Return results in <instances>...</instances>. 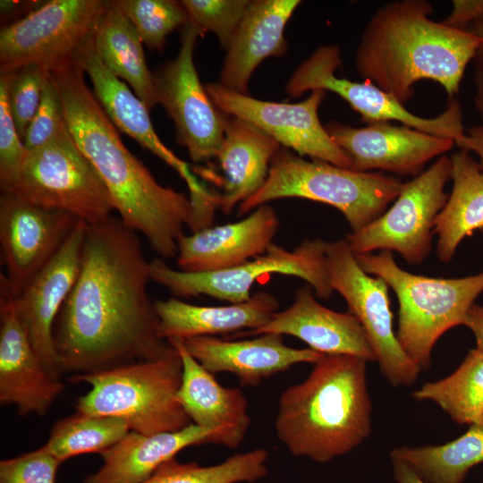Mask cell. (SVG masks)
<instances>
[{"label":"cell","instance_id":"1","mask_svg":"<svg viewBox=\"0 0 483 483\" xmlns=\"http://www.w3.org/2000/svg\"><path fill=\"white\" fill-rule=\"evenodd\" d=\"M150 280L136 232L112 216L88 225L78 276L53 329L62 375L154 360L174 350L160 335Z\"/></svg>","mask_w":483,"mask_h":483},{"label":"cell","instance_id":"2","mask_svg":"<svg viewBox=\"0 0 483 483\" xmlns=\"http://www.w3.org/2000/svg\"><path fill=\"white\" fill-rule=\"evenodd\" d=\"M84 74L73 58L50 71L71 135L106 186L123 225L142 234L161 258L176 257L184 228L194 229L190 197L161 185L130 152Z\"/></svg>","mask_w":483,"mask_h":483},{"label":"cell","instance_id":"3","mask_svg":"<svg viewBox=\"0 0 483 483\" xmlns=\"http://www.w3.org/2000/svg\"><path fill=\"white\" fill-rule=\"evenodd\" d=\"M426 0H395L371 16L355 53L359 74L405 104L421 80L437 82L450 99L458 94L483 38L429 18Z\"/></svg>","mask_w":483,"mask_h":483},{"label":"cell","instance_id":"4","mask_svg":"<svg viewBox=\"0 0 483 483\" xmlns=\"http://www.w3.org/2000/svg\"><path fill=\"white\" fill-rule=\"evenodd\" d=\"M366 363L355 356L324 354L306 379L283 391L275 428L292 455L325 463L369 436Z\"/></svg>","mask_w":483,"mask_h":483},{"label":"cell","instance_id":"5","mask_svg":"<svg viewBox=\"0 0 483 483\" xmlns=\"http://www.w3.org/2000/svg\"><path fill=\"white\" fill-rule=\"evenodd\" d=\"M403 184L396 177L377 172H358L322 160L309 161L281 147L265 184L238 206V214L244 215L275 199H305L335 208L352 232H357L386 211Z\"/></svg>","mask_w":483,"mask_h":483},{"label":"cell","instance_id":"6","mask_svg":"<svg viewBox=\"0 0 483 483\" xmlns=\"http://www.w3.org/2000/svg\"><path fill=\"white\" fill-rule=\"evenodd\" d=\"M354 255L366 273L382 278L394 292L398 341L421 370L428 369L438 339L464 324L468 310L483 292V272L460 278L429 277L403 270L389 250Z\"/></svg>","mask_w":483,"mask_h":483},{"label":"cell","instance_id":"7","mask_svg":"<svg viewBox=\"0 0 483 483\" xmlns=\"http://www.w3.org/2000/svg\"><path fill=\"white\" fill-rule=\"evenodd\" d=\"M182 375V359L174 347L157 360L70 376L68 379L91 387L77 398L76 411L118 418L131 431L152 435L181 430L191 424L177 399Z\"/></svg>","mask_w":483,"mask_h":483},{"label":"cell","instance_id":"8","mask_svg":"<svg viewBox=\"0 0 483 483\" xmlns=\"http://www.w3.org/2000/svg\"><path fill=\"white\" fill-rule=\"evenodd\" d=\"M6 192L40 208L70 213L88 225L101 223L114 211L106 186L66 124L49 142L27 151Z\"/></svg>","mask_w":483,"mask_h":483},{"label":"cell","instance_id":"9","mask_svg":"<svg viewBox=\"0 0 483 483\" xmlns=\"http://www.w3.org/2000/svg\"><path fill=\"white\" fill-rule=\"evenodd\" d=\"M326 242L305 240L293 250L272 244L266 253L226 269L191 273L174 269L163 258L150 262L151 280L179 298L199 295L240 303L250 299V289L260 276L279 273L306 281L318 298L329 299L334 292L326 269Z\"/></svg>","mask_w":483,"mask_h":483},{"label":"cell","instance_id":"10","mask_svg":"<svg viewBox=\"0 0 483 483\" xmlns=\"http://www.w3.org/2000/svg\"><path fill=\"white\" fill-rule=\"evenodd\" d=\"M451 172V157L443 155L428 169L404 182L390 208L346 236L352 251H395L410 265L421 264L432 250L436 220L448 199L445 187Z\"/></svg>","mask_w":483,"mask_h":483},{"label":"cell","instance_id":"11","mask_svg":"<svg viewBox=\"0 0 483 483\" xmlns=\"http://www.w3.org/2000/svg\"><path fill=\"white\" fill-rule=\"evenodd\" d=\"M341 64L337 46L318 47L291 75L285 84L286 92L291 97H300L307 91L334 92L360 114L361 122L367 124L396 121L428 134L453 140L455 143L464 136L462 114L457 99H450L446 109L435 117H420L369 80L354 81L337 77L335 71Z\"/></svg>","mask_w":483,"mask_h":483},{"label":"cell","instance_id":"12","mask_svg":"<svg viewBox=\"0 0 483 483\" xmlns=\"http://www.w3.org/2000/svg\"><path fill=\"white\" fill-rule=\"evenodd\" d=\"M101 0H51L0 31V73L27 65L48 71L71 60L93 34Z\"/></svg>","mask_w":483,"mask_h":483},{"label":"cell","instance_id":"13","mask_svg":"<svg viewBox=\"0 0 483 483\" xmlns=\"http://www.w3.org/2000/svg\"><path fill=\"white\" fill-rule=\"evenodd\" d=\"M326 259L331 286L364 328L383 375L394 386L414 384L421 369L394 331L387 284L361 268L345 239L326 242Z\"/></svg>","mask_w":483,"mask_h":483},{"label":"cell","instance_id":"14","mask_svg":"<svg viewBox=\"0 0 483 483\" xmlns=\"http://www.w3.org/2000/svg\"><path fill=\"white\" fill-rule=\"evenodd\" d=\"M204 32L190 21L182 28L177 56L153 72L157 104L174 122L176 140L193 162L216 157L227 116L213 104L194 64V47Z\"/></svg>","mask_w":483,"mask_h":483},{"label":"cell","instance_id":"15","mask_svg":"<svg viewBox=\"0 0 483 483\" xmlns=\"http://www.w3.org/2000/svg\"><path fill=\"white\" fill-rule=\"evenodd\" d=\"M205 88L221 112L252 123L281 147L301 157L351 167L348 157L334 142L318 117L326 91H311L306 99L298 103H279L235 92L219 82L208 83Z\"/></svg>","mask_w":483,"mask_h":483},{"label":"cell","instance_id":"16","mask_svg":"<svg viewBox=\"0 0 483 483\" xmlns=\"http://www.w3.org/2000/svg\"><path fill=\"white\" fill-rule=\"evenodd\" d=\"M75 216L0 196V246L5 274L0 280L15 297L59 250L76 227Z\"/></svg>","mask_w":483,"mask_h":483},{"label":"cell","instance_id":"17","mask_svg":"<svg viewBox=\"0 0 483 483\" xmlns=\"http://www.w3.org/2000/svg\"><path fill=\"white\" fill-rule=\"evenodd\" d=\"M325 128L358 172L382 170L396 175L418 176L426 164L453 148V140L390 122L362 128L332 121Z\"/></svg>","mask_w":483,"mask_h":483},{"label":"cell","instance_id":"18","mask_svg":"<svg viewBox=\"0 0 483 483\" xmlns=\"http://www.w3.org/2000/svg\"><path fill=\"white\" fill-rule=\"evenodd\" d=\"M62 376L46 368L35 352L14 306L0 281V402L19 415H46L62 394Z\"/></svg>","mask_w":483,"mask_h":483},{"label":"cell","instance_id":"19","mask_svg":"<svg viewBox=\"0 0 483 483\" xmlns=\"http://www.w3.org/2000/svg\"><path fill=\"white\" fill-rule=\"evenodd\" d=\"M88 224L80 220L70 236L17 295V315L39 360L62 376L53 340L55 319L78 276Z\"/></svg>","mask_w":483,"mask_h":483},{"label":"cell","instance_id":"20","mask_svg":"<svg viewBox=\"0 0 483 483\" xmlns=\"http://www.w3.org/2000/svg\"><path fill=\"white\" fill-rule=\"evenodd\" d=\"M310 285L299 288L292 304L277 311L262 327L235 333L229 338L262 334L292 335L325 355H351L367 361L376 354L364 328L351 312L342 313L321 305Z\"/></svg>","mask_w":483,"mask_h":483},{"label":"cell","instance_id":"21","mask_svg":"<svg viewBox=\"0 0 483 483\" xmlns=\"http://www.w3.org/2000/svg\"><path fill=\"white\" fill-rule=\"evenodd\" d=\"M278 227L275 210L266 204L241 221L182 234L178 241V269L201 273L239 266L266 253Z\"/></svg>","mask_w":483,"mask_h":483},{"label":"cell","instance_id":"22","mask_svg":"<svg viewBox=\"0 0 483 483\" xmlns=\"http://www.w3.org/2000/svg\"><path fill=\"white\" fill-rule=\"evenodd\" d=\"M72 58L89 75L95 98L115 128L174 168L185 181L190 194L201 191L205 186L191 174L188 164L175 156L156 133L147 106L103 64L95 48L93 34Z\"/></svg>","mask_w":483,"mask_h":483},{"label":"cell","instance_id":"23","mask_svg":"<svg viewBox=\"0 0 483 483\" xmlns=\"http://www.w3.org/2000/svg\"><path fill=\"white\" fill-rule=\"evenodd\" d=\"M188 352L211 373H231L243 386H257L264 379L303 362L315 363L324 354L310 348L287 346L283 335L262 334L253 339L229 341L214 336L181 340Z\"/></svg>","mask_w":483,"mask_h":483},{"label":"cell","instance_id":"24","mask_svg":"<svg viewBox=\"0 0 483 483\" xmlns=\"http://www.w3.org/2000/svg\"><path fill=\"white\" fill-rule=\"evenodd\" d=\"M169 342L182 362L177 399L191 423L217 432V444L238 447L250 426L248 402L238 387H225L186 350L181 340Z\"/></svg>","mask_w":483,"mask_h":483},{"label":"cell","instance_id":"25","mask_svg":"<svg viewBox=\"0 0 483 483\" xmlns=\"http://www.w3.org/2000/svg\"><path fill=\"white\" fill-rule=\"evenodd\" d=\"M299 0H252L227 49L219 83L249 95V83L257 67L267 57L287 50L284 30Z\"/></svg>","mask_w":483,"mask_h":483},{"label":"cell","instance_id":"26","mask_svg":"<svg viewBox=\"0 0 483 483\" xmlns=\"http://www.w3.org/2000/svg\"><path fill=\"white\" fill-rule=\"evenodd\" d=\"M201 444L216 445L217 432L192 423L181 430L152 435L131 430L100 453L102 466L83 483H140L184 448Z\"/></svg>","mask_w":483,"mask_h":483},{"label":"cell","instance_id":"27","mask_svg":"<svg viewBox=\"0 0 483 483\" xmlns=\"http://www.w3.org/2000/svg\"><path fill=\"white\" fill-rule=\"evenodd\" d=\"M155 308L160 335L169 341L258 329L278 311L279 302L273 294L260 292L225 306H199L171 298L155 301Z\"/></svg>","mask_w":483,"mask_h":483},{"label":"cell","instance_id":"28","mask_svg":"<svg viewBox=\"0 0 483 483\" xmlns=\"http://www.w3.org/2000/svg\"><path fill=\"white\" fill-rule=\"evenodd\" d=\"M281 145L252 123L228 115L216 155L225 174L218 208L225 215L256 194L265 184Z\"/></svg>","mask_w":483,"mask_h":483},{"label":"cell","instance_id":"29","mask_svg":"<svg viewBox=\"0 0 483 483\" xmlns=\"http://www.w3.org/2000/svg\"><path fill=\"white\" fill-rule=\"evenodd\" d=\"M103 64L128 82L148 109L157 104L153 72L147 65L143 41L131 21L112 3L104 1L93 32Z\"/></svg>","mask_w":483,"mask_h":483},{"label":"cell","instance_id":"30","mask_svg":"<svg viewBox=\"0 0 483 483\" xmlns=\"http://www.w3.org/2000/svg\"><path fill=\"white\" fill-rule=\"evenodd\" d=\"M450 157L453 189L435 225L436 254L443 263L452 260L464 238L483 230V172L466 150Z\"/></svg>","mask_w":483,"mask_h":483},{"label":"cell","instance_id":"31","mask_svg":"<svg viewBox=\"0 0 483 483\" xmlns=\"http://www.w3.org/2000/svg\"><path fill=\"white\" fill-rule=\"evenodd\" d=\"M426 483H462L469 470L483 462V428L471 425L460 437L439 445L402 446L391 452Z\"/></svg>","mask_w":483,"mask_h":483},{"label":"cell","instance_id":"32","mask_svg":"<svg viewBox=\"0 0 483 483\" xmlns=\"http://www.w3.org/2000/svg\"><path fill=\"white\" fill-rule=\"evenodd\" d=\"M412 396L436 403L459 424H479L483 418V352L470 350L453 373L425 383Z\"/></svg>","mask_w":483,"mask_h":483},{"label":"cell","instance_id":"33","mask_svg":"<svg viewBox=\"0 0 483 483\" xmlns=\"http://www.w3.org/2000/svg\"><path fill=\"white\" fill-rule=\"evenodd\" d=\"M131 431L121 419L76 411L57 420L44 445L62 462L83 453H102Z\"/></svg>","mask_w":483,"mask_h":483},{"label":"cell","instance_id":"34","mask_svg":"<svg viewBox=\"0 0 483 483\" xmlns=\"http://www.w3.org/2000/svg\"><path fill=\"white\" fill-rule=\"evenodd\" d=\"M268 453L265 449L236 453L223 462L200 466L173 458L140 483H239L254 482L267 474Z\"/></svg>","mask_w":483,"mask_h":483},{"label":"cell","instance_id":"35","mask_svg":"<svg viewBox=\"0 0 483 483\" xmlns=\"http://www.w3.org/2000/svg\"><path fill=\"white\" fill-rule=\"evenodd\" d=\"M112 3L131 21L151 50L162 51L167 36L190 21L181 1L112 0Z\"/></svg>","mask_w":483,"mask_h":483},{"label":"cell","instance_id":"36","mask_svg":"<svg viewBox=\"0 0 483 483\" xmlns=\"http://www.w3.org/2000/svg\"><path fill=\"white\" fill-rule=\"evenodd\" d=\"M49 77L50 71L39 65H27L10 72L8 105L22 141L40 105Z\"/></svg>","mask_w":483,"mask_h":483},{"label":"cell","instance_id":"37","mask_svg":"<svg viewBox=\"0 0 483 483\" xmlns=\"http://www.w3.org/2000/svg\"><path fill=\"white\" fill-rule=\"evenodd\" d=\"M190 21L214 33L227 49L250 0H182Z\"/></svg>","mask_w":483,"mask_h":483},{"label":"cell","instance_id":"38","mask_svg":"<svg viewBox=\"0 0 483 483\" xmlns=\"http://www.w3.org/2000/svg\"><path fill=\"white\" fill-rule=\"evenodd\" d=\"M10 73H0V189L8 191L15 182L27 150L17 131L8 105Z\"/></svg>","mask_w":483,"mask_h":483},{"label":"cell","instance_id":"39","mask_svg":"<svg viewBox=\"0 0 483 483\" xmlns=\"http://www.w3.org/2000/svg\"><path fill=\"white\" fill-rule=\"evenodd\" d=\"M62 463L43 445L36 450L1 461L0 483H55Z\"/></svg>","mask_w":483,"mask_h":483},{"label":"cell","instance_id":"40","mask_svg":"<svg viewBox=\"0 0 483 483\" xmlns=\"http://www.w3.org/2000/svg\"><path fill=\"white\" fill-rule=\"evenodd\" d=\"M64 124L60 96L49 77L40 105L23 138L26 150H33L49 142L59 133Z\"/></svg>","mask_w":483,"mask_h":483},{"label":"cell","instance_id":"41","mask_svg":"<svg viewBox=\"0 0 483 483\" xmlns=\"http://www.w3.org/2000/svg\"><path fill=\"white\" fill-rule=\"evenodd\" d=\"M474 106L481 123L470 127L455 144L462 150L472 152L478 157V164L483 172V74L476 71Z\"/></svg>","mask_w":483,"mask_h":483},{"label":"cell","instance_id":"42","mask_svg":"<svg viewBox=\"0 0 483 483\" xmlns=\"http://www.w3.org/2000/svg\"><path fill=\"white\" fill-rule=\"evenodd\" d=\"M483 19V0H453L450 14L442 21L445 25L466 30Z\"/></svg>","mask_w":483,"mask_h":483},{"label":"cell","instance_id":"43","mask_svg":"<svg viewBox=\"0 0 483 483\" xmlns=\"http://www.w3.org/2000/svg\"><path fill=\"white\" fill-rule=\"evenodd\" d=\"M463 325L474 334L477 348L483 352V306L472 304L467 312Z\"/></svg>","mask_w":483,"mask_h":483},{"label":"cell","instance_id":"44","mask_svg":"<svg viewBox=\"0 0 483 483\" xmlns=\"http://www.w3.org/2000/svg\"><path fill=\"white\" fill-rule=\"evenodd\" d=\"M394 479L397 483H426L408 464L391 458Z\"/></svg>","mask_w":483,"mask_h":483},{"label":"cell","instance_id":"45","mask_svg":"<svg viewBox=\"0 0 483 483\" xmlns=\"http://www.w3.org/2000/svg\"><path fill=\"white\" fill-rule=\"evenodd\" d=\"M0 10L1 16L3 17H12L14 14L23 13L24 11L31 12L35 7L33 5L34 2H16V1H1L0 2Z\"/></svg>","mask_w":483,"mask_h":483},{"label":"cell","instance_id":"46","mask_svg":"<svg viewBox=\"0 0 483 483\" xmlns=\"http://www.w3.org/2000/svg\"><path fill=\"white\" fill-rule=\"evenodd\" d=\"M467 31L483 38V19L470 25Z\"/></svg>","mask_w":483,"mask_h":483},{"label":"cell","instance_id":"47","mask_svg":"<svg viewBox=\"0 0 483 483\" xmlns=\"http://www.w3.org/2000/svg\"><path fill=\"white\" fill-rule=\"evenodd\" d=\"M476 71L483 74V47H481L474 56Z\"/></svg>","mask_w":483,"mask_h":483},{"label":"cell","instance_id":"48","mask_svg":"<svg viewBox=\"0 0 483 483\" xmlns=\"http://www.w3.org/2000/svg\"><path fill=\"white\" fill-rule=\"evenodd\" d=\"M478 426L481 427L483 428V418L482 419L479 421V424H477Z\"/></svg>","mask_w":483,"mask_h":483}]
</instances>
